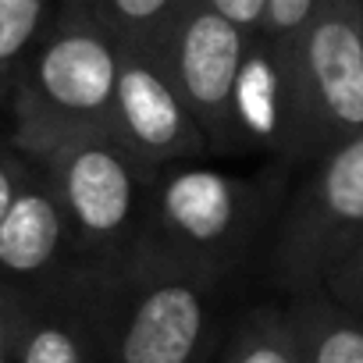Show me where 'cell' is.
Returning <instances> with one entry per match:
<instances>
[{
	"label": "cell",
	"mask_w": 363,
	"mask_h": 363,
	"mask_svg": "<svg viewBox=\"0 0 363 363\" xmlns=\"http://www.w3.org/2000/svg\"><path fill=\"white\" fill-rule=\"evenodd\" d=\"M303 61L320 107L345 128H363V26L356 0H320L303 29Z\"/></svg>",
	"instance_id": "6da1fadb"
},
{
	"label": "cell",
	"mask_w": 363,
	"mask_h": 363,
	"mask_svg": "<svg viewBox=\"0 0 363 363\" xmlns=\"http://www.w3.org/2000/svg\"><path fill=\"white\" fill-rule=\"evenodd\" d=\"M242 68V29L211 11L196 8L178 36V79L196 107H221L232 100Z\"/></svg>",
	"instance_id": "7a4b0ae2"
},
{
	"label": "cell",
	"mask_w": 363,
	"mask_h": 363,
	"mask_svg": "<svg viewBox=\"0 0 363 363\" xmlns=\"http://www.w3.org/2000/svg\"><path fill=\"white\" fill-rule=\"evenodd\" d=\"M203 331L200 296L186 285H164L150 292L121 342L125 363H186Z\"/></svg>",
	"instance_id": "3957f363"
},
{
	"label": "cell",
	"mask_w": 363,
	"mask_h": 363,
	"mask_svg": "<svg viewBox=\"0 0 363 363\" xmlns=\"http://www.w3.org/2000/svg\"><path fill=\"white\" fill-rule=\"evenodd\" d=\"M43 93L68 111H96L114 96L118 61L93 33L57 36L40 57Z\"/></svg>",
	"instance_id": "277c9868"
},
{
	"label": "cell",
	"mask_w": 363,
	"mask_h": 363,
	"mask_svg": "<svg viewBox=\"0 0 363 363\" xmlns=\"http://www.w3.org/2000/svg\"><path fill=\"white\" fill-rule=\"evenodd\" d=\"M65 189L82 228L114 232L125 225L132 207V178L114 153L107 150L75 153L65 174Z\"/></svg>",
	"instance_id": "5b68a950"
},
{
	"label": "cell",
	"mask_w": 363,
	"mask_h": 363,
	"mask_svg": "<svg viewBox=\"0 0 363 363\" xmlns=\"http://www.w3.org/2000/svg\"><path fill=\"white\" fill-rule=\"evenodd\" d=\"M164 214L182 235L214 242L235 218L232 182L218 171H182L164 189Z\"/></svg>",
	"instance_id": "8992f818"
},
{
	"label": "cell",
	"mask_w": 363,
	"mask_h": 363,
	"mask_svg": "<svg viewBox=\"0 0 363 363\" xmlns=\"http://www.w3.org/2000/svg\"><path fill=\"white\" fill-rule=\"evenodd\" d=\"M118 107L125 125L143 146H171L182 135V107L174 93L164 86L157 72L146 65H125L118 68Z\"/></svg>",
	"instance_id": "52a82bcc"
},
{
	"label": "cell",
	"mask_w": 363,
	"mask_h": 363,
	"mask_svg": "<svg viewBox=\"0 0 363 363\" xmlns=\"http://www.w3.org/2000/svg\"><path fill=\"white\" fill-rule=\"evenodd\" d=\"M61 239V218L54 203L40 193L15 196L4 221H0V264L11 271H36L43 267Z\"/></svg>",
	"instance_id": "ba28073f"
},
{
	"label": "cell",
	"mask_w": 363,
	"mask_h": 363,
	"mask_svg": "<svg viewBox=\"0 0 363 363\" xmlns=\"http://www.w3.org/2000/svg\"><path fill=\"white\" fill-rule=\"evenodd\" d=\"M320 207L331 225L363 232V132L331 153L320 174Z\"/></svg>",
	"instance_id": "9c48e42d"
},
{
	"label": "cell",
	"mask_w": 363,
	"mask_h": 363,
	"mask_svg": "<svg viewBox=\"0 0 363 363\" xmlns=\"http://www.w3.org/2000/svg\"><path fill=\"white\" fill-rule=\"evenodd\" d=\"M232 104H235L242 125L253 135L271 139L278 132V121H281V111H278V72H274V65L264 54L242 57V68H239V79H235V89H232Z\"/></svg>",
	"instance_id": "30bf717a"
},
{
	"label": "cell",
	"mask_w": 363,
	"mask_h": 363,
	"mask_svg": "<svg viewBox=\"0 0 363 363\" xmlns=\"http://www.w3.org/2000/svg\"><path fill=\"white\" fill-rule=\"evenodd\" d=\"M43 18V0H0V61L15 57Z\"/></svg>",
	"instance_id": "8fae6325"
},
{
	"label": "cell",
	"mask_w": 363,
	"mask_h": 363,
	"mask_svg": "<svg viewBox=\"0 0 363 363\" xmlns=\"http://www.w3.org/2000/svg\"><path fill=\"white\" fill-rule=\"evenodd\" d=\"M313 363H363V328L331 324L313 349Z\"/></svg>",
	"instance_id": "7c38bea8"
},
{
	"label": "cell",
	"mask_w": 363,
	"mask_h": 363,
	"mask_svg": "<svg viewBox=\"0 0 363 363\" xmlns=\"http://www.w3.org/2000/svg\"><path fill=\"white\" fill-rule=\"evenodd\" d=\"M22 363H82L75 342L61 331V328H43L33 335V342L26 345Z\"/></svg>",
	"instance_id": "4fadbf2b"
},
{
	"label": "cell",
	"mask_w": 363,
	"mask_h": 363,
	"mask_svg": "<svg viewBox=\"0 0 363 363\" xmlns=\"http://www.w3.org/2000/svg\"><path fill=\"white\" fill-rule=\"evenodd\" d=\"M320 0H267V15L264 22L274 33H303L310 15L317 11Z\"/></svg>",
	"instance_id": "5bb4252c"
},
{
	"label": "cell",
	"mask_w": 363,
	"mask_h": 363,
	"mask_svg": "<svg viewBox=\"0 0 363 363\" xmlns=\"http://www.w3.org/2000/svg\"><path fill=\"white\" fill-rule=\"evenodd\" d=\"M203 4L239 29H253L267 15V0H203Z\"/></svg>",
	"instance_id": "9a60e30c"
},
{
	"label": "cell",
	"mask_w": 363,
	"mask_h": 363,
	"mask_svg": "<svg viewBox=\"0 0 363 363\" xmlns=\"http://www.w3.org/2000/svg\"><path fill=\"white\" fill-rule=\"evenodd\" d=\"M107 4L125 22H153L157 15H164L171 8V0H107Z\"/></svg>",
	"instance_id": "2e32d148"
},
{
	"label": "cell",
	"mask_w": 363,
	"mask_h": 363,
	"mask_svg": "<svg viewBox=\"0 0 363 363\" xmlns=\"http://www.w3.org/2000/svg\"><path fill=\"white\" fill-rule=\"evenodd\" d=\"M239 363H292V356H289L281 345H274V342H260V345H253Z\"/></svg>",
	"instance_id": "e0dca14e"
},
{
	"label": "cell",
	"mask_w": 363,
	"mask_h": 363,
	"mask_svg": "<svg viewBox=\"0 0 363 363\" xmlns=\"http://www.w3.org/2000/svg\"><path fill=\"white\" fill-rule=\"evenodd\" d=\"M11 200H15V193H11V178H8V171H4V167H0V221H4V214H8Z\"/></svg>",
	"instance_id": "ac0fdd59"
},
{
	"label": "cell",
	"mask_w": 363,
	"mask_h": 363,
	"mask_svg": "<svg viewBox=\"0 0 363 363\" xmlns=\"http://www.w3.org/2000/svg\"><path fill=\"white\" fill-rule=\"evenodd\" d=\"M356 274L363 281V232H359V242H356Z\"/></svg>",
	"instance_id": "d6986e66"
}]
</instances>
